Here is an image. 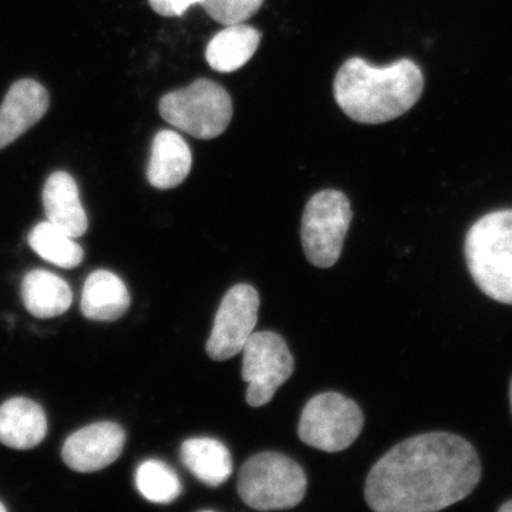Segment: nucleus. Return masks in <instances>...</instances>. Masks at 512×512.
Masks as SVG:
<instances>
[{
  "instance_id": "obj_19",
  "label": "nucleus",
  "mask_w": 512,
  "mask_h": 512,
  "mask_svg": "<svg viewBox=\"0 0 512 512\" xmlns=\"http://www.w3.org/2000/svg\"><path fill=\"white\" fill-rule=\"evenodd\" d=\"M29 245L40 258L63 269L76 268L83 262V248L52 222H40L29 234Z\"/></svg>"
},
{
  "instance_id": "obj_23",
  "label": "nucleus",
  "mask_w": 512,
  "mask_h": 512,
  "mask_svg": "<svg viewBox=\"0 0 512 512\" xmlns=\"http://www.w3.org/2000/svg\"><path fill=\"white\" fill-rule=\"evenodd\" d=\"M202 0H171V8H173L174 18H180L183 16L190 6L192 5H200Z\"/></svg>"
},
{
  "instance_id": "obj_8",
  "label": "nucleus",
  "mask_w": 512,
  "mask_h": 512,
  "mask_svg": "<svg viewBox=\"0 0 512 512\" xmlns=\"http://www.w3.org/2000/svg\"><path fill=\"white\" fill-rule=\"evenodd\" d=\"M242 379L248 383L247 403L262 407L288 382L295 360L285 339L275 332H254L242 349Z\"/></svg>"
},
{
  "instance_id": "obj_10",
  "label": "nucleus",
  "mask_w": 512,
  "mask_h": 512,
  "mask_svg": "<svg viewBox=\"0 0 512 512\" xmlns=\"http://www.w3.org/2000/svg\"><path fill=\"white\" fill-rule=\"evenodd\" d=\"M126 431L119 424L100 421L73 433L64 443V464L77 473H96L123 453Z\"/></svg>"
},
{
  "instance_id": "obj_6",
  "label": "nucleus",
  "mask_w": 512,
  "mask_h": 512,
  "mask_svg": "<svg viewBox=\"0 0 512 512\" xmlns=\"http://www.w3.org/2000/svg\"><path fill=\"white\" fill-rule=\"evenodd\" d=\"M353 212L349 198L338 190L313 195L302 215V245L306 258L318 268H330L342 255Z\"/></svg>"
},
{
  "instance_id": "obj_2",
  "label": "nucleus",
  "mask_w": 512,
  "mask_h": 512,
  "mask_svg": "<svg viewBox=\"0 0 512 512\" xmlns=\"http://www.w3.org/2000/svg\"><path fill=\"white\" fill-rule=\"evenodd\" d=\"M423 89V72L410 59L377 67L360 57H350L333 82V96L340 109L362 124L399 119L413 109Z\"/></svg>"
},
{
  "instance_id": "obj_15",
  "label": "nucleus",
  "mask_w": 512,
  "mask_h": 512,
  "mask_svg": "<svg viewBox=\"0 0 512 512\" xmlns=\"http://www.w3.org/2000/svg\"><path fill=\"white\" fill-rule=\"evenodd\" d=\"M130 303L126 284L113 272L94 271L84 282L80 308L87 319L114 322L128 311Z\"/></svg>"
},
{
  "instance_id": "obj_7",
  "label": "nucleus",
  "mask_w": 512,
  "mask_h": 512,
  "mask_svg": "<svg viewBox=\"0 0 512 512\" xmlns=\"http://www.w3.org/2000/svg\"><path fill=\"white\" fill-rule=\"evenodd\" d=\"M363 423L362 410L352 399L336 392L322 393L303 407L299 439L326 453H338L355 443Z\"/></svg>"
},
{
  "instance_id": "obj_13",
  "label": "nucleus",
  "mask_w": 512,
  "mask_h": 512,
  "mask_svg": "<svg viewBox=\"0 0 512 512\" xmlns=\"http://www.w3.org/2000/svg\"><path fill=\"white\" fill-rule=\"evenodd\" d=\"M43 205L47 221L63 229L70 237L77 239L86 234L89 221L72 175L56 171L47 178L43 187Z\"/></svg>"
},
{
  "instance_id": "obj_3",
  "label": "nucleus",
  "mask_w": 512,
  "mask_h": 512,
  "mask_svg": "<svg viewBox=\"0 0 512 512\" xmlns=\"http://www.w3.org/2000/svg\"><path fill=\"white\" fill-rule=\"evenodd\" d=\"M467 266L480 291L512 305V210L490 212L468 229Z\"/></svg>"
},
{
  "instance_id": "obj_4",
  "label": "nucleus",
  "mask_w": 512,
  "mask_h": 512,
  "mask_svg": "<svg viewBox=\"0 0 512 512\" xmlns=\"http://www.w3.org/2000/svg\"><path fill=\"white\" fill-rule=\"evenodd\" d=\"M306 488L308 478L303 468L274 451L249 458L239 471V497L254 510H289L301 503Z\"/></svg>"
},
{
  "instance_id": "obj_26",
  "label": "nucleus",
  "mask_w": 512,
  "mask_h": 512,
  "mask_svg": "<svg viewBox=\"0 0 512 512\" xmlns=\"http://www.w3.org/2000/svg\"><path fill=\"white\" fill-rule=\"evenodd\" d=\"M6 511V507L5 505H3L2 503H0V512H5Z\"/></svg>"
},
{
  "instance_id": "obj_21",
  "label": "nucleus",
  "mask_w": 512,
  "mask_h": 512,
  "mask_svg": "<svg viewBox=\"0 0 512 512\" xmlns=\"http://www.w3.org/2000/svg\"><path fill=\"white\" fill-rule=\"evenodd\" d=\"M210 18L221 25L247 22L264 5V0H202L200 3Z\"/></svg>"
},
{
  "instance_id": "obj_18",
  "label": "nucleus",
  "mask_w": 512,
  "mask_h": 512,
  "mask_svg": "<svg viewBox=\"0 0 512 512\" xmlns=\"http://www.w3.org/2000/svg\"><path fill=\"white\" fill-rule=\"evenodd\" d=\"M181 460L201 483L217 488L232 474L231 453L221 441L210 437L185 440Z\"/></svg>"
},
{
  "instance_id": "obj_25",
  "label": "nucleus",
  "mask_w": 512,
  "mask_h": 512,
  "mask_svg": "<svg viewBox=\"0 0 512 512\" xmlns=\"http://www.w3.org/2000/svg\"><path fill=\"white\" fill-rule=\"evenodd\" d=\"M510 403H511V412H512V380H511V386H510Z\"/></svg>"
},
{
  "instance_id": "obj_1",
  "label": "nucleus",
  "mask_w": 512,
  "mask_h": 512,
  "mask_svg": "<svg viewBox=\"0 0 512 512\" xmlns=\"http://www.w3.org/2000/svg\"><path fill=\"white\" fill-rule=\"evenodd\" d=\"M481 480L476 448L446 431L396 444L367 476L365 497L376 512L440 511L463 501Z\"/></svg>"
},
{
  "instance_id": "obj_11",
  "label": "nucleus",
  "mask_w": 512,
  "mask_h": 512,
  "mask_svg": "<svg viewBox=\"0 0 512 512\" xmlns=\"http://www.w3.org/2000/svg\"><path fill=\"white\" fill-rule=\"evenodd\" d=\"M49 93L33 79L13 83L0 104V150L10 146L46 116Z\"/></svg>"
},
{
  "instance_id": "obj_12",
  "label": "nucleus",
  "mask_w": 512,
  "mask_h": 512,
  "mask_svg": "<svg viewBox=\"0 0 512 512\" xmlns=\"http://www.w3.org/2000/svg\"><path fill=\"white\" fill-rule=\"evenodd\" d=\"M192 154L187 141L173 130L158 131L151 144L147 180L158 190H171L187 180Z\"/></svg>"
},
{
  "instance_id": "obj_17",
  "label": "nucleus",
  "mask_w": 512,
  "mask_h": 512,
  "mask_svg": "<svg viewBox=\"0 0 512 512\" xmlns=\"http://www.w3.org/2000/svg\"><path fill=\"white\" fill-rule=\"evenodd\" d=\"M261 43V33L248 25L227 26L212 37L205 50V59L212 70L232 73L251 60Z\"/></svg>"
},
{
  "instance_id": "obj_20",
  "label": "nucleus",
  "mask_w": 512,
  "mask_h": 512,
  "mask_svg": "<svg viewBox=\"0 0 512 512\" xmlns=\"http://www.w3.org/2000/svg\"><path fill=\"white\" fill-rule=\"evenodd\" d=\"M137 490L146 500L170 504L183 493V485L173 468L160 460H147L136 471Z\"/></svg>"
},
{
  "instance_id": "obj_22",
  "label": "nucleus",
  "mask_w": 512,
  "mask_h": 512,
  "mask_svg": "<svg viewBox=\"0 0 512 512\" xmlns=\"http://www.w3.org/2000/svg\"><path fill=\"white\" fill-rule=\"evenodd\" d=\"M148 3L157 15L164 16V18H174L171 0H148Z\"/></svg>"
},
{
  "instance_id": "obj_14",
  "label": "nucleus",
  "mask_w": 512,
  "mask_h": 512,
  "mask_svg": "<svg viewBox=\"0 0 512 512\" xmlns=\"http://www.w3.org/2000/svg\"><path fill=\"white\" fill-rule=\"evenodd\" d=\"M47 419L40 404L13 397L0 406V443L15 450H30L45 440Z\"/></svg>"
},
{
  "instance_id": "obj_24",
  "label": "nucleus",
  "mask_w": 512,
  "mask_h": 512,
  "mask_svg": "<svg viewBox=\"0 0 512 512\" xmlns=\"http://www.w3.org/2000/svg\"><path fill=\"white\" fill-rule=\"evenodd\" d=\"M498 511L500 512H512V500L507 501L504 505H501L500 508H498Z\"/></svg>"
},
{
  "instance_id": "obj_9",
  "label": "nucleus",
  "mask_w": 512,
  "mask_h": 512,
  "mask_svg": "<svg viewBox=\"0 0 512 512\" xmlns=\"http://www.w3.org/2000/svg\"><path fill=\"white\" fill-rule=\"evenodd\" d=\"M259 295L254 286H232L215 315L214 328L207 342L212 360L224 362L242 353L258 322Z\"/></svg>"
},
{
  "instance_id": "obj_16",
  "label": "nucleus",
  "mask_w": 512,
  "mask_h": 512,
  "mask_svg": "<svg viewBox=\"0 0 512 512\" xmlns=\"http://www.w3.org/2000/svg\"><path fill=\"white\" fill-rule=\"evenodd\" d=\"M22 301L30 315L35 318H56L69 311L73 292L60 276L36 269L23 278Z\"/></svg>"
},
{
  "instance_id": "obj_5",
  "label": "nucleus",
  "mask_w": 512,
  "mask_h": 512,
  "mask_svg": "<svg viewBox=\"0 0 512 512\" xmlns=\"http://www.w3.org/2000/svg\"><path fill=\"white\" fill-rule=\"evenodd\" d=\"M158 110L168 124L198 140L220 137L234 114L227 90L208 79L195 80L184 89L165 94Z\"/></svg>"
}]
</instances>
